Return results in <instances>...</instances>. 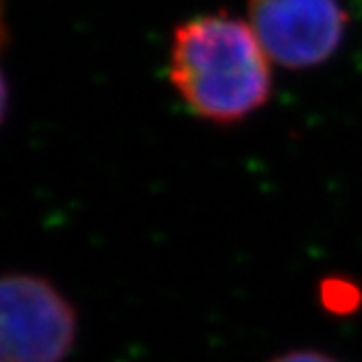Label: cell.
<instances>
[{
	"label": "cell",
	"mask_w": 362,
	"mask_h": 362,
	"mask_svg": "<svg viewBox=\"0 0 362 362\" xmlns=\"http://www.w3.org/2000/svg\"><path fill=\"white\" fill-rule=\"evenodd\" d=\"M273 62L247 18L212 11L177 24L168 48V81L181 103L212 124H236L273 94Z\"/></svg>",
	"instance_id": "6da1fadb"
},
{
	"label": "cell",
	"mask_w": 362,
	"mask_h": 362,
	"mask_svg": "<svg viewBox=\"0 0 362 362\" xmlns=\"http://www.w3.org/2000/svg\"><path fill=\"white\" fill-rule=\"evenodd\" d=\"M76 339V313L50 281L0 277V362H62Z\"/></svg>",
	"instance_id": "7a4b0ae2"
},
{
	"label": "cell",
	"mask_w": 362,
	"mask_h": 362,
	"mask_svg": "<svg viewBox=\"0 0 362 362\" xmlns=\"http://www.w3.org/2000/svg\"><path fill=\"white\" fill-rule=\"evenodd\" d=\"M247 22L273 66L310 70L339 53L349 13L343 0H247Z\"/></svg>",
	"instance_id": "3957f363"
},
{
	"label": "cell",
	"mask_w": 362,
	"mask_h": 362,
	"mask_svg": "<svg viewBox=\"0 0 362 362\" xmlns=\"http://www.w3.org/2000/svg\"><path fill=\"white\" fill-rule=\"evenodd\" d=\"M358 299H360V293L356 291L354 284H349L345 279L325 281L323 301L329 310H336V313H347V310L356 308Z\"/></svg>",
	"instance_id": "277c9868"
},
{
	"label": "cell",
	"mask_w": 362,
	"mask_h": 362,
	"mask_svg": "<svg viewBox=\"0 0 362 362\" xmlns=\"http://www.w3.org/2000/svg\"><path fill=\"white\" fill-rule=\"evenodd\" d=\"M269 362H341L329 354L317 351V349H291L273 356Z\"/></svg>",
	"instance_id": "5b68a950"
},
{
	"label": "cell",
	"mask_w": 362,
	"mask_h": 362,
	"mask_svg": "<svg viewBox=\"0 0 362 362\" xmlns=\"http://www.w3.org/2000/svg\"><path fill=\"white\" fill-rule=\"evenodd\" d=\"M9 24H7V0H0V50L7 46Z\"/></svg>",
	"instance_id": "8992f818"
},
{
	"label": "cell",
	"mask_w": 362,
	"mask_h": 362,
	"mask_svg": "<svg viewBox=\"0 0 362 362\" xmlns=\"http://www.w3.org/2000/svg\"><path fill=\"white\" fill-rule=\"evenodd\" d=\"M7 105H9V88H7L3 72H0V124H3L7 116Z\"/></svg>",
	"instance_id": "52a82bcc"
}]
</instances>
